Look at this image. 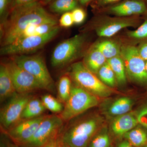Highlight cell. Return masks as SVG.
I'll use <instances>...</instances> for the list:
<instances>
[{"mask_svg":"<svg viewBox=\"0 0 147 147\" xmlns=\"http://www.w3.org/2000/svg\"><path fill=\"white\" fill-rule=\"evenodd\" d=\"M64 121L59 115H46L31 139L23 146L42 147L47 142L57 137Z\"/></svg>","mask_w":147,"mask_h":147,"instance_id":"10","label":"cell"},{"mask_svg":"<svg viewBox=\"0 0 147 147\" xmlns=\"http://www.w3.org/2000/svg\"><path fill=\"white\" fill-rule=\"evenodd\" d=\"M0 147H9V144H5V142H3V140H1Z\"/></svg>","mask_w":147,"mask_h":147,"instance_id":"40","label":"cell"},{"mask_svg":"<svg viewBox=\"0 0 147 147\" xmlns=\"http://www.w3.org/2000/svg\"><path fill=\"white\" fill-rule=\"evenodd\" d=\"M118 147H134L132 146L127 141H124L123 142H122L119 144V145Z\"/></svg>","mask_w":147,"mask_h":147,"instance_id":"37","label":"cell"},{"mask_svg":"<svg viewBox=\"0 0 147 147\" xmlns=\"http://www.w3.org/2000/svg\"><path fill=\"white\" fill-rule=\"evenodd\" d=\"M120 56L128 76L136 82L147 84L146 61L140 56L138 47L131 45L122 46Z\"/></svg>","mask_w":147,"mask_h":147,"instance_id":"9","label":"cell"},{"mask_svg":"<svg viewBox=\"0 0 147 147\" xmlns=\"http://www.w3.org/2000/svg\"><path fill=\"white\" fill-rule=\"evenodd\" d=\"M138 123L137 117L128 113L117 117L112 123L111 128L116 135L122 136L134 129Z\"/></svg>","mask_w":147,"mask_h":147,"instance_id":"16","label":"cell"},{"mask_svg":"<svg viewBox=\"0 0 147 147\" xmlns=\"http://www.w3.org/2000/svg\"><path fill=\"white\" fill-rule=\"evenodd\" d=\"M146 68L147 72V61H146Z\"/></svg>","mask_w":147,"mask_h":147,"instance_id":"43","label":"cell"},{"mask_svg":"<svg viewBox=\"0 0 147 147\" xmlns=\"http://www.w3.org/2000/svg\"><path fill=\"white\" fill-rule=\"evenodd\" d=\"M17 93L6 63L0 65V100L3 102Z\"/></svg>","mask_w":147,"mask_h":147,"instance_id":"15","label":"cell"},{"mask_svg":"<svg viewBox=\"0 0 147 147\" xmlns=\"http://www.w3.org/2000/svg\"><path fill=\"white\" fill-rule=\"evenodd\" d=\"M107 61L100 50L94 45L86 54L83 63L87 68L96 74Z\"/></svg>","mask_w":147,"mask_h":147,"instance_id":"17","label":"cell"},{"mask_svg":"<svg viewBox=\"0 0 147 147\" xmlns=\"http://www.w3.org/2000/svg\"><path fill=\"white\" fill-rule=\"evenodd\" d=\"M97 74L98 78L105 85L109 87L115 85L116 76L107 61L100 67Z\"/></svg>","mask_w":147,"mask_h":147,"instance_id":"25","label":"cell"},{"mask_svg":"<svg viewBox=\"0 0 147 147\" xmlns=\"http://www.w3.org/2000/svg\"><path fill=\"white\" fill-rule=\"evenodd\" d=\"M124 136L127 141L134 147L142 146L147 142L146 132L141 128L133 129Z\"/></svg>","mask_w":147,"mask_h":147,"instance_id":"24","label":"cell"},{"mask_svg":"<svg viewBox=\"0 0 147 147\" xmlns=\"http://www.w3.org/2000/svg\"><path fill=\"white\" fill-rule=\"evenodd\" d=\"M140 56L144 60L147 61V40L144 41L138 47Z\"/></svg>","mask_w":147,"mask_h":147,"instance_id":"34","label":"cell"},{"mask_svg":"<svg viewBox=\"0 0 147 147\" xmlns=\"http://www.w3.org/2000/svg\"><path fill=\"white\" fill-rule=\"evenodd\" d=\"M71 78L68 75L61 76L58 82V99L62 103H65L71 94L72 84Z\"/></svg>","mask_w":147,"mask_h":147,"instance_id":"22","label":"cell"},{"mask_svg":"<svg viewBox=\"0 0 147 147\" xmlns=\"http://www.w3.org/2000/svg\"><path fill=\"white\" fill-rule=\"evenodd\" d=\"M43 24L59 25V21L40 2L14 9L1 24V46L14 42L21 33L32 24Z\"/></svg>","mask_w":147,"mask_h":147,"instance_id":"1","label":"cell"},{"mask_svg":"<svg viewBox=\"0 0 147 147\" xmlns=\"http://www.w3.org/2000/svg\"><path fill=\"white\" fill-rule=\"evenodd\" d=\"M60 143L57 137L50 140L42 147H59Z\"/></svg>","mask_w":147,"mask_h":147,"instance_id":"35","label":"cell"},{"mask_svg":"<svg viewBox=\"0 0 147 147\" xmlns=\"http://www.w3.org/2000/svg\"><path fill=\"white\" fill-rule=\"evenodd\" d=\"M54 0H39V2L42 5L44 6L48 4H50Z\"/></svg>","mask_w":147,"mask_h":147,"instance_id":"38","label":"cell"},{"mask_svg":"<svg viewBox=\"0 0 147 147\" xmlns=\"http://www.w3.org/2000/svg\"><path fill=\"white\" fill-rule=\"evenodd\" d=\"M32 98L30 94L16 93L3 106L0 112V122L5 130L7 131L21 121L24 108Z\"/></svg>","mask_w":147,"mask_h":147,"instance_id":"8","label":"cell"},{"mask_svg":"<svg viewBox=\"0 0 147 147\" xmlns=\"http://www.w3.org/2000/svg\"><path fill=\"white\" fill-rule=\"evenodd\" d=\"M41 100L45 108L53 113L60 114L63 110L62 102L51 95H44L41 98Z\"/></svg>","mask_w":147,"mask_h":147,"instance_id":"26","label":"cell"},{"mask_svg":"<svg viewBox=\"0 0 147 147\" xmlns=\"http://www.w3.org/2000/svg\"><path fill=\"white\" fill-rule=\"evenodd\" d=\"M69 75L76 85L98 97H108L114 93L110 87L87 68L83 62L72 64Z\"/></svg>","mask_w":147,"mask_h":147,"instance_id":"2","label":"cell"},{"mask_svg":"<svg viewBox=\"0 0 147 147\" xmlns=\"http://www.w3.org/2000/svg\"><path fill=\"white\" fill-rule=\"evenodd\" d=\"M137 117L139 123L147 128V106L139 112Z\"/></svg>","mask_w":147,"mask_h":147,"instance_id":"32","label":"cell"},{"mask_svg":"<svg viewBox=\"0 0 147 147\" xmlns=\"http://www.w3.org/2000/svg\"><path fill=\"white\" fill-rule=\"evenodd\" d=\"M121 1L122 0H98L97 4L99 6H103Z\"/></svg>","mask_w":147,"mask_h":147,"instance_id":"36","label":"cell"},{"mask_svg":"<svg viewBox=\"0 0 147 147\" xmlns=\"http://www.w3.org/2000/svg\"><path fill=\"white\" fill-rule=\"evenodd\" d=\"M78 2V0H54L50 3L49 9L53 13L63 14L77 7Z\"/></svg>","mask_w":147,"mask_h":147,"instance_id":"23","label":"cell"},{"mask_svg":"<svg viewBox=\"0 0 147 147\" xmlns=\"http://www.w3.org/2000/svg\"><path fill=\"white\" fill-rule=\"evenodd\" d=\"M46 110L41 100L32 98L25 106L21 115V120L35 118L42 115Z\"/></svg>","mask_w":147,"mask_h":147,"instance_id":"18","label":"cell"},{"mask_svg":"<svg viewBox=\"0 0 147 147\" xmlns=\"http://www.w3.org/2000/svg\"><path fill=\"white\" fill-rule=\"evenodd\" d=\"M127 35L134 39L147 40V18L136 30L129 32Z\"/></svg>","mask_w":147,"mask_h":147,"instance_id":"27","label":"cell"},{"mask_svg":"<svg viewBox=\"0 0 147 147\" xmlns=\"http://www.w3.org/2000/svg\"><path fill=\"white\" fill-rule=\"evenodd\" d=\"M85 40L84 35L78 34L58 44L51 55L52 66L63 67L74 60L82 51Z\"/></svg>","mask_w":147,"mask_h":147,"instance_id":"7","label":"cell"},{"mask_svg":"<svg viewBox=\"0 0 147 147\" xmlns=\"http://www.w3.org/2000/svg\"><path fill=\"white\" fill-rule=\"evenodd\" d=\"M108 22L96 28V34L98 36L107 38L113 36L122 29L135 26L137 21L134 18H122Z\"/></svg>","mask_w":147,"mask_h":147,"instance_id":"14","label":"cell"},{"mask_svg":"<svg viewBox=\"0 0 147 147\" xmlns=\"http://www.w3.org/2000/svg\"><path fill=\"white\" fill-rule=\"evenodd\" d=\"M74 24H82L86 19V14L85 11L81 8L76 7L71 11Z\"/></svg>","mask_w":147,"mask_h":147,"instance_id":"30","label":"cell"},{"mask_svg":"<svg viewBox=\"0 0 147 147\" xmlns=\"http://www.w3.org/2000/svg\"><path fill=\"white\" fill-rule=\"evenodd\" d=\"M98 125L97 120L93 118L82 121L64 132L61 142L71 147H88Z\"/></svg>","mask_w":147,"mask_h":147,"instance_id":"6","label":"cell"},{"mask_svg":"<svg viewBox=\"0 0 147 147\" xmlns=\"http://www.w3.org/2000/svg\"><path fill=\"white\" fill-rule=\"evenodd\" d=\"M110 138L107 133H102L93 137L88 147H110Z\"/></svg>","mask_w":147,"mask_h":147,"instance_id":"28","label":"cell"},{"mask_svg":"<svg viewBox=\"0 0 147 147\" xmlns=\"http://www.w3.org/2000/svg\"><path fill=\"white\" fill-rule=\"evenodd\" d=\"M107 62L112 68L116 80L120 84L126 82V71L123 60L120 55L107 60Z\"/></svg>","mask_w":147,"mask_h":147,"instance_id":"20","label":"cell"},{"mask_svg":"<svg viewBox=\"0 0 147 147\" xmlns=\"http://www.w3.org/2000/svg\"><path fill=\"white\" fill-rule=\"evenodd\" d=\"M45 116L22 120L7 131V135L15 143L23 146L31 139Z\"/></svg>","mask_w":147,"mask_h":147,"instance_id":"12","label":"cell"},{"mask_svg":"<svg viewBox=\"0 0 147 147\" xmlns=\"http://www.w3.org/2000/svg\"><path fill=\"white\" fill-rule=\"evenodd\" d=\"M59 147H71L69 146L68 145L65 144H63L61 142L60 144Z\"/></svg>","mask_w":147,"mask_h":147,"instance_id":"41","label":"cell"},{"mask_svg":"<svg viewBox=\"0 0 147 147\" xmlns=\"http://www.w3.org/2000/svg\"><path fill=\"white\" fill-rule=\"evenodd\" d=\"M133 101L131 98L127 97L119 98L110 105L108 112L110 115L117 116L124 115L131 110Z\"/></svg>","mask_w":147,"mask_h":147,"instance_id":"19","label":"cell"},{"mask_svg":"<svg viewBox=\"0 0 147 147\" xmlns=\"http://www.w3.org/2000/svg\"><path fill=\"white\" fill-rule=\"evenodd\" d=\"M94 45L100 50L107 60L121 55V47L112 40H103Z\"/></svg>","mask_w":147,"mask_h":147,"instance_id":"21","label":"cell"},{"mask_svg":"<svg viewBox=\"0 0 147 147\" xmlns=\"http://www.w3.org/2000/svg\"><path fill=\"white\" fill-rule=\"evenodd\" d=\"M37 2H39V0H13L11 9L10 12L11 10L16 7L28 5Z\"/></svg>","mask_w":147,"mask_h":147,"instance_id":"33","label":"cell"},{"mask_svg":"<svg viewBox=\"0 0 147 147\" xmlns=\"http://www.w3.org/2000/svg\"><path fill=\"white\" fill-rule=\"evenodd\" d=\"M6 63L17 93L30 94L35 91L43 89L34 76L18 65L12 59Z\"/></svg>","mask_w":147,"mask_h":147,"instance_id":"11","label":"cell"},{"mask_svg":"<svg viewBox=\"0 0 147 147\" xmlns=\"http://www.w3.org/2000/svg\"><path fill=\"white\" fill-rule=\"evenodd\" d=\"M110 13L119 17L147 14L145 0H126L109 9Z\"/></svg>","mask_w":147,"mask_h":147,"instance_id":"13","label":"cell"},{"mask_svg":"<svg viewBox=\"0 0 147 147\" xmlns=\"http://www.w3.org/2000/svg\"><path fill=\"white\" fill-rule=\"evenodd\" d=\"M13 0H0V17L1 23L8 17Z\"/></svg>","mask_w":147,"mask_h":147,"instance_id":"29","label":"cell"},{"mask_svg":"<svg viewBox=\"0 0 147 147\" xmlns=\"http://www.w3.org/2000/svg\"><path fill=\"white\" fill-rule=\"evenodd\" d=\"M11 59L34 76L43 89H53L54 81L48 71L44 59L41 55H16L11 56Z\"/></svg>","mask_w":147,"mask_h":147,"instance_id":"5","label":"cell"},{"mask_svg":"<svg viewBox=\"0 0 147 147\" xmlns=\"http://www.w3.org/2000/svg\"><path fill=\"white\" fill-rule=\"evenodd\" d=\"M60 30L59 26L46 34L33 36L17 40L9 45L1 47L0 50L2 56L27 55L44 47L54 39Z\"/></svg>","mask_w":147,"mask_h":147,"instance_id":"4","label":"cell"},{"mask_svg":"<svg viewBox=\"0 0 147 147\" xmlns=\"http://www.w3.org/2000/svg\"></svg>","mask_w":147,"mask_h":147,"instance_id":"46","label":"cell"},{"mask_svg":"<svg viewBox=\"0 0 147 147\" xmlns=\"http://www.w3.org/2000/svg\"><path fill=\"white\" fill-rule=\"evenodd\" d=\"M9 147H18L17 145L12 144H9Z\"/></svg>","mask_w":147,"mask_h":147,"instance_id":"42","label":"cell"},{"mask_svg":"<svg viewBox=\"0 0 147 147\" xmlns=\"http://www.w3.org/2000/svg\"><path fill=\"white\" fill-rule=\"evenodd\" d=\"M145 2H146V5L147 7V0H145Z\"/></svg>","mask_w":147,"mask_h":147,"instance_id":"44","label":"cell"},{"mask_svg":"<svg viewBox=\"0 0 147 147\" xmlns=\"http://www.w3.org/2000/svg\"><path fill=\"white\" fill-rule=\"evenodd\" d=\"M92 1V0H78V2L83 5H86Z\"/></svg>","mask_w":147,"mask_h":147,"instance_id":"39","label":"cell"},{"mask_svg":"<svg viewBox=\"0 0 147 147\" xmlns=\"http://www.w3.org/2000/svg\"><path fill=\"white\" fill-rule=\"evenodd\" d=\"M98 96L75 84L72 86L70 96L59 115L63 121L70 120L99 103Z\"/></svg>","mask_w":147,"mask_h":147,"instance_id":"3","label":"cell"},{"mask_svg":"<svg viewBox=\"0 0 147 147\" xmlns=\"http://www.w3.org/2000/svg\"><path fill=\"white\" fill-rule=\"evenodd\" d=\"M146 147H147V146H146Z\"/></svg>","mask_w":147,"mask_h":147,"instance_id":"45","label":"cell"},{"mask_svg":"<svg viewBox=\"0 0 147 147\" xmlns=\"http://www.w3.org/2000/svg\"><path fill=\"white\" fill-rule=\"evenodd\" d=\"M74 24L71 11L63 13L59 21L60 27L68 28L72 26Z\"/></svg>","mask_w":147,"mask_h":147,"instance_id":"31","label":"cell"}]
</instances>
